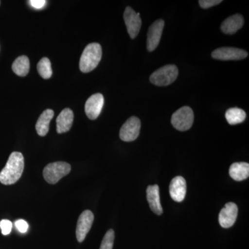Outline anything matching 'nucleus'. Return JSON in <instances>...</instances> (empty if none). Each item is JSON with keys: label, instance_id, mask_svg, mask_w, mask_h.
<instances>
[{"label": "nucleus", "instance_id": "f257e3e1", "mask_svg": "<svg viewBox=\"0 0 249 249\" xmlns=\"http://www.w3.org/2000/svg\"><path fill=\"white\" fill-rule=\"evenodd\" d=\"M24 168V159L22 154L14 152L10 155L6 166L0 173V182L11 185L17 182L22 176Z\"/></svg>", "mask_w": 249, "mask_h": 249}, {"label": "nucleus", "instance_id": "f03ea898", "mask_svg": "<svg viewBox=\"0 0 249 249\" xmlns=\"http://www.w3.org/2000/svg\"><path fill=\"white\" fill-rule=\"evenodd\" d=\"M102 58V48L100 44H89L85 47L80 60V70L83 73H89L98 66Z\"/></svg>", "mask_w": 249, "mask_h": 249}, {"label": "nucleus", "instance_id": "7ed1b4c3", "mask_svg": "<svg viewBox=\"0 0 249 249\" xmlns=\"http://www.w3.org/2000/svg\"><path fill=\"white\" fill-rule=\"evenodd\" d=\"M178 74V70L177 66L167 65L152 73L150 80L156 86H168L176 80Z\"/></svg>", "mask_w": 249, "mask_h": 249}, {"label": "nucleus", "instance_id": "20e7f679", "mask_svg": "<svg viewBox=\"0 0 249 249\" xmlns=\"http://www.w3.org/2000/svg\"><path fill=\"white\" fill-rule=\"evenodd\" d=\"M71 165L66 162L58 161L49 163L43 170L44 178L47 182L55 184L71 171Z\"/></svg>", "mask_w": 249, "mask_h": 249}, {"label": "nucleus", "instance_id": "39448f33", "mask_svg": "<svg viewBox=\"0 0 249 249\" xmlns=\"http://www.w3.org/2000/svg\"><path fill=\"white\" fill-rule=\"evenodd\" d=\"M193 121H194V113L193 109L188 106L180 108L172 116V124L178 130H188L193 125Z\"/></svg>", "mask_w": 249, "mask_h": 249}, {"label": "nucleus", "instance_id": "423d86ee", "mask_svg": "<svg viewBox=\"0 0 249 249\" xmlns=\"http://www.w3.org/2000/svg\"><path fill=\"white\" fill-rule=\"evenodd\" d=\"M141 129V121L139 118L132 116L121 127L120 138L125 142H131L138 138Z\"/></svg>", "mask_w": 249, "mask_h": 249}, {"label": "nucleus", "instance_id": "0eeeda50", "mask_svg": "<svg viewBox=\"0 0 249 249\" xmlns=\"http://www.w3.org/2000/svg\"><path fill=\"white\" fill-rule=\"evenodd\" d=\"M124 18L129 36L132 39L136 38L142 27V20L140 14L139 13L137 14L132 8L127 6L124 10Z\"/></svg>", "mask_w": 249, "mask_h": 249}, {"label": "nucleus", "instance_id": "6e6552de", "mask_svg": "<svg viewBox=\"0 0 249 249\" xmlns=\"http://www.w3.org/2000/svg\"><path fill=\"white\" fill-rule=\"evenodd\" d=\"M248 56V52L243 49L234 48V47H221L215 49L212 52V57L215 60H240Z\"/></svg>", "mask_w": 249, "mask_h": 249}, {"label": "nucleus", "instance_id": "1a4fd4ad", "mask_svg": "<svg viewBox=\"0 0 249 249\" xmlns=\"http://www.w3.org/2000/svg\"><path fill=\"white\" fill-rule=\"evenodd\" d=\"M164 25L165 22L163 19H157L149 28L146 43L148 52H153L160 45Z\"/></svg>", "mask_w": 249, "mask_h": 249}, {"label": "nucleus", "instance_id": "9d476101", "mask_svg": "<svg viewBox=\"0 0 249 249\" xmlns=\"http://www.w3.org/2000/svg\"><path fill=\"white\" fill-rule=\"evenodd\" d=\"M93 219H94V215L89 210L85 211L80 214L77 223L76 231L77 240L78 242H83L85 240V237L92 226Z\"/></svg>", "mask_w": 249, "mask_h": 249}, {"label": "nucleus", "instance_id": "9b49d317", "mask_svg": "<svg viewBox=\"0 0 249 249\" xmlns=\"http://www.w3.org/2000/svg\"><path fill=\"white\" fill-rule=\"evenodd\" d=\"M104 105V97L101 93H97L88 98L85 103V111L87 116L91 120L97 119L102 111Z\"/></svg>", "mask_w": 249, "mask_h": 249}, {"label": "nucleus", "instance_id": "f8f14e48", "mask_svg": "<svg viewBox=\"0 0 249 249\" xmlns=\"http://www.w3.org/2000/svg\"><path fill=\"white\" fill-rule=\"evenodd\" d=\"M238 214V208L233 202H229L225 205L219 214V222L221 227L228 229L235 224Z\"/></svg>", "mask_w": 249, "mask_h": 249}, {"label": "nucleus", "instance_id": "ddd939ff", "mask_svg": "<svg viewBox=\"0 0 249 249\" xmlns=\"http://www.w3.org/2000/svg\"><path fill=\"white\" fill-rule=\"evenodd\" d=\"M169 192L170 196L176 202H181L186 195V182L182 177H176L170 182Z\"/></svg>", "mask_w": 249, "mask_h": 249}, {"label": "nucleus", "instance_id": "4468645a", "mask_svg": "<svg viewBox=\"0 0 249 249\" xmlns=\"http://www.w3.org/2000/svg\"><path fill=\"white\" fill-rule=\"evenodd\" d=\"M73 111L70 108H65L60 112L56 119V129L58 134L65 133L71 129L73 122Z\"/></svg>", "mask_w": 249, "mask_h": 249}, {"label": "nucleus", "instance_id": "2eb2a0df", "mask_svg": "<svg viewBox=\"0 0 249 249\" xmlns=\"http://www.w3.org/2000/svg\"><path fill=\"white\" fill-rule=\"evenodd\" d=\"M146 193L147 199L149 205H150V209L156 214L160 215L163 213V209H162L161 204H160V188H159L158 185H153V186L147 187Z\"/></svg>", "mask_w": 249, "mask_h": 249}, {"label": "nucleus", "instance_id": "dca6fc26", "mask_svg": "<svg viewBox=\"0 0 249 249\" xmlns=\"http://www.w3.org/2000/svg\"><path fill=\"white\" fill-rule=\"evenodd\" d=\"M243 16L240 14H235L227 18L221 25V30L226 34H234L240 30L244 25Z\"/></svg>", "mask_w": 249, "mask_h": 249}, {"label": "nucleus", "instance_id": "f3484780", "mask_svg": "<svg viewBox=\"0 0 249 249\" xmlns=\"http://www.w3.org/2000/svg\"><path fill=\"white\" fill-rule=\"evenodd\" d=\"M53 116L54 111L52 109H46L37 119L36 124V129L37 133L40 137H45L46 134L48 133L49 124H50L52 119H53Z\"/></svg>", "mask_w": 249, "mask_h": 249}, {"label": "nucleus", "instance_id": "a211bd4d", "mask_svg": "<svg viewBox=\"0 0 249 249\" xmlns=\"http://www.w3.org/2000/svg\"><path fill=\"white\" fill-rule=\"evenodd\" d=\"M229 175L232 179L237 181L247 179L249 176V164L246 162L234 163L229 168Z\"/></svg>", "mask_w": 249, "mask_h": 249}, {"label": "nucleus", "instance_id": "6ab92c4d", "mask_svg": "<svg viewBox=\"0 0 249 249\" xmlns=\"http://www.w3.org/2000/svg\"><path fill=\"white\" fill-rule=\"evenodd\" d=\"M12 70L19 76H26L30 70V62L26 55H21L16 59L12 65Z\"/></svg>", "mask_w": 249, "mask_h": 249}, {"label": "nucleus", "instance_id": "aec40b11", "mask_svg": "<svg viewBox=\"0 0 249 249\" xmlns=\"http://www.w3.org/2000/svg\"><path fill=\"white\" fill-rule=\"evenodd\" d=\"M227 122L231 125L241 124L245 120L247 114L243 109L233 107L228 109L225 114Z\"/></svg>", "mask_w": 249, "mask_h": 249}, {"label": "nucleus", "instance_id": "412c9836", "mask_svg": "<svg viewBox=\"0 0 249 249\" xmlns=\"http://www.w3.org/2000/svg\"><path fill=\"white\" fill-rule=\"evenodd\" d=\"M37 71L44 79H49L52 76V64L48 58L41 59L37 65Z\"/></svg>", "mask_w": 249, "mask_h": 249}, {"label": "nucleus", "instance_id": "4be33fe9", "mask_svg": "<svg viewBox=\"0 0 249 249\" xmlns=\"http://www.w3.org/2000/svg\"><path fill=\"white\" fill-rule=\"evenodd\" d=\"M114 231L112 229L108 231L103 237L100 249H112L114 245Z\"/></svg>", "mask_w": 249, "mask_h": 249}, {"label": "nucleus", "instance_id": "5701e85b", "mask_svg": "<svg viewBox=\"0 0 249 249\" xmlns=\"http://www.w3.org/2000/svg\"><path fill=\"white\" fill-rule=\"evenodd\" d=\"M13 224L11 221L8 219H3L0 222V228H1V233L4 235H8L11 233L12 230Z\"/></svg>", "mask_w": 249, "mask_h": 249}, {"label": "nucleus", "instance_id": "b1692460", "mask_svg": "<svg viewBox=\"0 0 249 249\" xmlns=\"http://www.w3.org/2000/svg\"><path fill=\"white\" fill-rule=\"evenodd\" d=\"M222 0H200L199 4L202 9H206L222 3Z\"/></svg>", "mask_w": 249, "mask_h": 249}, {"label": "nucleus", "instance_id": "393cba45", "mask_svg": "<svg viewBox=\"0 0 249 249\" xmlns=\"http://www.w3.org/2000/svg\"><path fill=\"white\" fill-rule=\"evenodd\" d=\"M15 225H16L18 230L22 233H25L27 231L28 229H29V224L24 219H19V220L16 221Z\"/></svg>", "mask_w": 249, "mask_h": 249}, {"label": "nucleus", "instance_id": "a878e982", "mask_svg": "<svg viewBox=\"0 0 249 249\" xmlns=\"http://www.w3.org/2000/svg\"><path fill=\"white\" fill-rule=\"evenodd\" d=\"M29 3L35 9H40L45 6L46 1L45 0H31Z\"/></svg>", "mask_w": 249, "mask_h": 249}, {"label": "nucleus", "instance_id": "bb28decb", "mask_svg": "<svg viewBox=\"0 0 249 249\" xmlns=\"http://www.w3.org/2000/svg\"><path fill=\"white\" fill-rule=\"evenodd\" d=\"M0 3H1V1H0Z\"/></svg>", "mask_w": 249, "mask_h": 249}]
</instances>
